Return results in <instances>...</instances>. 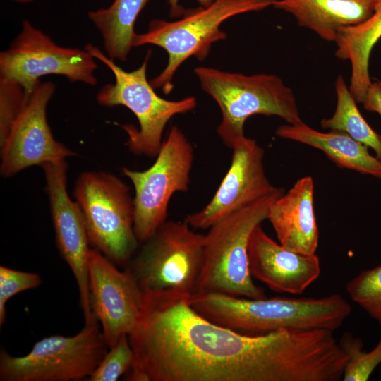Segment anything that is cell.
<instances>
[{"label": "cell", "mask_w": 381, "mask_h": 381, "mask_svg": "<svg viewBox=\"0 0 381 381\" xmlns=\"http://www.w3.org/2000/svg\"><path fill=\"white\" fill-rule=\"evenodd\" d=\"M128 335L132 367L148 381H317L325 365L317 329L245 334L198 314L190 297L142 293Z\"/></svg>", "instance_id": "obj_1"}, {"label": "cell", "mask_w": 381, "mask_h": 381, "mask_svg": "<svg viewBox=\"0 0 381 381\" xmlns=\"http://www.w3.org/2000/svg\"><path fill=\"white\" fill-rule=\"evenodd\" d=\"M200 315L221 326L245 334L279 329L339 328L351 307L340 294L322 298H248L219 293H198L189 298Z\"/></svg>", "instance_id": "obj_2"}, {"label": "cell", "mask_w": 381, "mask_h": 381, "mask_svg": "<svg viewBox=\"0 0 381 381\" xmlns=\"http://www.w3.org/2000/svg\"><path fill=\"white\" fill-rule=\"evenodd\" d=\"M284 193L283 188H278L209 228L205 235L202 266L194 294L266 297L264 290L254 284L250 272L248 243L255 228L267 219L271 205Z\"/></svg>", "instance_id": "obj_3"}, {"label": "cell", "mask_w": 381, "mask_h": 381, "mask_svg": "<svg viewBox=\"0 0 381 381\" xmlns=\"http://www.w3.org/2000/svg\"><path fill=\"white\" fill-rule=\"evenodd\" d=\"M194 71L202 89L220 108L217 131L230 148L245 137L243 126L251 116H276L289 124L303 122L293 90L278 75H248L204 66Z\"/></svg>", "instance_id": "obj_4"}, {"label": "cell", "mask_w": 381, "mask_h": 381, "mask_svg": "<svg viewBox=\"0 0 381 381\" xmlns=\"http://www.w3.org/2000/svg\"><path fill=\"white\" fill-rule=\"evenodd\" d=\"M84 48L107 66L114 75V83L105 85L97 94L98 104L107 107L124 106L138 119V128L131 124L121 126L128 135V150L137 155L156 157L163 142L162 134L167 123L174 116L194 109L196 99L190 96L179 100H169L156 93L147 78L150 50L139 68L126 71L92 44L87 43Z\"/></svg>", "instance_id": "obj_5"}, {"label": "cell", "mask_w": 381, "mask_h": 381, "mask_svg": "<svg viewBox=\"0 0 381 381\" xmlns=\"http://www.w3.org/2000/svg\"><path fill=\"white\" fill-rule=\"evenodd\" d=\"M277 0H214L207 6L188 10L174 20H152L147 30L136 33L133 47L158 46L168 54L164 69L150 83L166 95L173 90V78L181 65L191 56L203 61L213 43L226 39L222 23L239 14L260 11L273 6Z\"/></svg>", "instance_id": "obj_6"}, {"label": "cell", "mask_w": 381, "mask_h": 381, "mask_svg": "<svg viewBox=\"0 0 381 381\" xmlns=\"http://www.w3.org/2000/svg\"><path fill=\"white\" fill-rule=\"evenodd\" d=\"M205 235L185 221L167 220L134 254L126 269L142 293L190 297L204 253Z\"/></svg>", "instance_id": "obj_7"}, {"label": "cell", "mask_w": 381, "mask_h": 381, "mask_svg": "<svg viewBox=\"0 0 381 381\" xmlns=\"http://www.w3.org/2000/svg\"><path fill=\"white\" fill-rule=\"evenodd\" d=\"M73 195L90 246L117 266H126L140 245L134 231L130 187L111 173L87 171L77 178Z\"/></svg>", "instance_id": "obj_8"}, {"label": "cell", "mask_w": 381, "mask_h": 381, "mask_svg": "<svg viewBox=\"0 0 381 381\" xmlns=\"http://www.w3.org/2000/svg\"><path fill=\"white\" fill-rule=\"evenodd\" d=\"M108 349L95 316L76 334L44 337L25 355L12 356L1 348L0 380H86Z\"/></svg>", "instance_id": "obj_9"}, {"label": "cell", "mask_w": 381, "mask_h": 381, "mask_svg": "<svg viewBox=\"0 0 381 381\" xmlns=\"http://www.w3.org/2000/svg\"><path fill=\"white\" fill-rule=\"evenodd\" d=\"M194 159L193 148L182 131L171 127L154 164L144 171L122 167L134 190V231L142 243L167 219L171 198L186 192Z\"/></svg>", "instance_id": "obj_10"}, {"label": "cell", "mask_w": 381, "mask_h": 381, "mask_svg": "<svg viewBox=\"0 0 381 381\" xmlns=\"http://www.w3.org/2000/svg\"><path fill=\"white\" fill-rule=\"evenodd\" d=\"M97 68L95 58L85 48L59 46L28 20H23L9 47L0 53V80L19 84L27 95L41 77L49 74L95 86Z\"/></svg>", "instance_id": "obj_11"}, {"label": "cell", "mask_w": 381, "mask_h": 381, "mask_svg": "<svg viewBox=\"0 0 381 381\" xmlns=\"http://www.w3.org/2000/svg\"><path fill=\"white\" fill-rule=\"evenodd\" d=\"M55 85L41 82L29 95L11 123L5 140L0 144V174L4 178L31 166L65 160L77 154L56 140L47 119V104Z\"/></svg>", "instance_id": "obj_12"}, {"label": "cell", "mask_w": 381, "mask_h": 381, "mask_svg": "<svg viewBox=\"0 0 381 381\" xmlns=\"http://www.w3.org/2000/svg\"><path fill=\"white\" fill-rule=\"evenodd\" d=\"M46 191L58 250L75 278L79 303L85 319L89 322L92 313L89 287L88 261L90 241L82 211L67 191L68 164L66 160L42 164Z\"/></svg>", "instance_id": "obj_13"}, {"label": "cell", "mask_w": 381, "mask_h": 381, "mask_svg": "<svg viewBox=\"0 0 381 381\" xmlns=\"http://www.w3.org/2000/svg\"><path fill=\"white\" fill-rule=\"evenodd\" d=\"M89 287L92 313L109 348L136 327L142 314L143 294L131 273L96 249L88 261Z\"/></svg>", "instance_id": "obj_14"}, {"label": "cell", "mask_w": 381, "mask_h": 381, "mask_svg": "<svg viewBox=\"0 0 381 381\" xmlns=\"http://www.w3.org/2000/svg\"><path fill=\"white\" fill-rule=\"evenodd\" d=\"M231 149L230 167L211 200L202 210L186 217L184 221L190 227L209 229L278 188L265 174V151L255 140L245 136Z\"/></svg>", "instance_id": "obj_15"}, {"label": "cell", "mask_w": 381, "mask_h": 381, "mask_svg": "<svg viewBox=\"0 0 381 381\" xmlns=\"http://www.w3.org/2000/svg\"><path fill=\"white\" fill-rule=\"evenodd\" d=\"M248 254L252 277L274 291L301 294L321 272L315 253L288 249L268 236L261 224L251 234Z\"/></svg>", "instance_id": "obj_16"}, {"label": "cell", "mask_w": 381, "mask_h": 381, "mask_svg": "<svg viewBox=\"0 0 381 381\" xmlns=\"http://www.w3.org/2000/svg\"><path fill=\"white\" fill-rule=\"evenodd\" d=\"M313 196V179L304 176L272 203L267 218L281 245L307 255L315 253L319 241Z\"/></svg>", "instance_id": "obj_17"}, {"label": "cell", "mask_w": 381, "mask_h": 381, "mask_svg": "<svg viewBox=\"0 0 381 381\" xmlns=\"http://www.w3.org/2000/svg\"><path fill=\"white\" fill-rule=\"evenodd\" d=\"M379 0H277L273 8L291 14L298 26L334 42L339 30L363 22Z\"/></svg>", "instance_id": "obj_18"}, {"label": "cell", "mask_w": 381, "mask_h": 381, "mask_svg": "<svg viewBox=\"0 0 381 381\" xmlns=\"http://www.w3.org/2000/svg\"><path fill=\"white\" fill-rule=\"evenodd\" d=\"M275 134L322 151L340 168L381 179V160L370 154L368 146L345 133L320 132L303 121L298 124L281 125Z\"/></svg>", "instance_id": "obj_19"}, {"label": "cell", "mask_w": 381, "mask_h": 381, "mask_svg": "<svg viewBox=\"0 0 381 381\" xmlns=\"http://www.w3.org/2000/svg\"><path fill=\"white\" fill-rule=\"evenodd\" d=\"M380 38L381 0H379L370 18L357 25L341 28L334 42L335 56L351 64L349 87L356 102L363 104L372 83L369 74L370 56Z\"/></svg>", "instance_id": "obj_20"}, {"label": "cell", "mask_w": 381, "mask_h": 381, "mask_svg": "<svg viewBox=\"0 0 381 381\" xmlns=\"http://www.w3.org/2000/svg\"><path fill=\"white\" fill-rule=\"evenodd\" d=\"M150 0H114L107 8L87 14L100 32L107 55L125 61L133 47L135 20Z\"/></svg>", "instance_id": "obj_21"}, {"label": "cell", "mask_w": 381, "mask_h": 381, "mask_svg": "<svg viewBox=\"0 0 381 381\" xmlns=\"http://www.w3.org/2000/svg\"><path fill=\"white\" fill-rule=\"evenodd\" d=\"M334 87L337 96L334 113L330 118L322 119L321 126L348 134L356 141L371 147L381 160V135L376 133L361 115L342 75L337 77Z\"/></svg>", "instance_id": "obj_22"}, {"label": "cell", "mask_w": 381, "mask_h": 381, "mask_svg": "<svg viewBox=\"0 0 381 381\" xmlns=\"http://www.w3.org/2000/svg\"><path fill=\"white\" fill-rule=\"evenodd\" d=\"M339 343L348 356L342 380H368L381 363V337L376 346L368 352L363 351L362 341L350 333L343 334Z\"/></svg>", "instance_id": "obj_23"}, {"label": "cell", "mask_w": 381, "mask_h": 381, "mask_svg": "<svg viewBox=\"0 0 381 381\" xmlns=\"http://www.w3.org/2000/svg\"><path fill=\"white\" fill-rule=\"evenodd\" d=\"M346 291L381 326V265L361 271L347 283Z\"/></svg>", "instance_id": "obj_24"}, {"label": "cell", "mask_w": 381, "mask_h": 381, "mask_svg": "<svg viewBox=\"0 0 381 381\" xmlns=\"http://www.w3.org/2000/svg\"><path fill=\"white\" fill-rule=\"evenodd\" d=\"M134 353L128 335H123L92 373L87 381H117L131 367Z\"/></svg>", "instance_id": "obj_25"}, {"label": "cell", "mask_w": 381, "mask_h": 381, "mask_svg": "<svg viewBox=\"0 0 381 381\" xmlns=\"http://www.w3.org/2000/svg\"><path fill=\"white\" fill-rule=\"evenodd\" d=\"M42 283L40 274L0 266V327L6 318V304L13 296L36 289Z\"/></svg>", "instance_id": "obj_26"}, {"label": "cell", "mask_w": 381, "mask_h": 381, "mask_svg": "<svg viewBox=\"0 0 381 381\" xmlns=\"http://www.w3.org/2000/svg\"><path fill=\"white\" fill-rule=\"evenodd\" d=\"M25 92L19 84L0 80V144L6 139L13 120L21 109Z\"/></svg>", "instance_id": "obj_27"}, {"label": "cell", "mask_w": 381, "mask_h": 381, "mask_svg": "<svg viewBox=\"0 0 381 381\" xmlns=\"http://www.w3.org/2000/svg\"><path fill=\"white\" fill-rule=\"evenodd\" d=\"M365 109L376 112L381 116V82H372L363 102Z\"/></svg>", "instance_id": "obj_28"}, {"label": "cell", "mask_w": 381, "mask_h": 381, "mask_svg": "<svg viewBox=\"0 0 381 381\" xmlns=\"http://www.w3.org/2000/svg\"><path fill=\"white\" fill-rule=\"evenodd\" d=\"M201 6H207L214 0H196ZM180 0H168L170 6V16L171 17H178L184 13L185 11L179 4Z\"/></svg>", "instance_id": "obj_29"}]
</instances>
